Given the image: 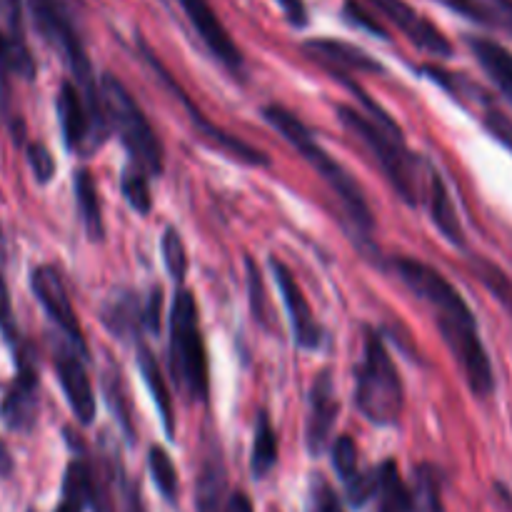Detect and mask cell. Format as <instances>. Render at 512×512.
<instances>
[{
    "instance_id": "obj_1",
    "label": "cell",
    "mask_w": 512,
    "mask_h": 512,
    "mask_svg": "<svg viewBox=\"0 0 512 512\" xmlns=\"http://www.w3.org/2000/svg\"><path fill=\"white\" fill-rule=\"evenodd\" d=\"M393 270L408 285L410 293L418 295L423 303L433 308L440 335L453 353L455 363L463 370L470 390L478 398H488L495 390L493 365H490L485 345L480 340L473 310L468 308L463 295L438 270L415 258H395Z\"/></svg>"
},
{
    "instance_id": "obj_2",
    "label": "cell",
    "mask_w": 512,
    "mask_h": 512,
    "mask_svg": "<svg viewBox=\"0 0 512 512\" xmlns=\"http://www.w3.org/2000/svg\"><path fill=\"white\" fill-rule=\"evenodd\" d=\"M263 118L265 123L273 125V128L278 130V133L283 135V138L288 140V143L293 145L315 170H318L320 178H323L325 183H328V188L338 195L340 205H343L348 218L355 223V228H360L363 233H370L375 225V218L373 213H370V205L368 200H365L363 188H360L358 180H355L338 160L330 158L328 150L315 140V135L303 125V120H300L298 115L290 113L288 108H283V105H268V108H263Z\"/></svg>"
},
{
    "instance_id": "obj_3",
    "label": "cell",
    "mask_w": 512,
    "mask_h": 512,
    "mask_svg": "<svg viewBox=\"0 0 512 512\" xmlns=\"http://www.w3.org/2000/svg\"><path fill=\"white\" fill-rule=\"evenodd\" d=\"M170 373L188 400H208V353L200 330L198 303L193 293L180 288L170 310Z\"/></svg>"
},
{
    "instance_id": "obj_4",
    "label": "cell",
    "mask_w": 512,
    "mask_h": 512,
    "mask_svg": "<svg viewBox=\"0 0 512 512\" xmlns=\"http://www.w3.org/2000/svg\"><path fill=\"white\" fill-rule=\"evenodd\" d=\"M28 8L30 15H33V23L35 28H38V33L43 35L53 48H58L60 53H63L70 73H73L75 80L83 85L90 115H93L95 120V128H98V133L105 138V135H108V115H105L100 88L93 80V68H90L83 40H80L78 30H75L73 18H70L68 5H65V0H28Z\"/></svg>"
},
{
    "instance_id": "obj_5",
    "label": "cell",
    "mask_w": 512,
    "mask_h": 512,
    "mask_svg": "<svg viewBox=\"0 0 512 512\" xmlns=\"http://www.w3.org/2000/svg\"><path fill=\"white\" fill-rule=\"evenodd\" d=\"M405 393L398 368L383 338L370 330L365 353L355 368V405L375 425H395L403 413Z\"/></svg>"
},
{
    "instance_id": "obj_6",
    "label": "cell",
    "mask_w": 512,
    "mask_h": 512,
    "mask_svg": "<svg viewBox=\"0 0 512 512\" xmlns=\"http://www.w3.org/2000/svg\"><path fill=\"white\" fill-rule=\"evenodd\" d=\"M340 123L373 153L383 173L388 175L390 185L395 193L405 200L408 205L420 203V160L405 148L403 135L390 133V130L380 128L373 118L363 115L360 110L350 108V105H338Z\"/></svg>"
},
{
    "instance_id": "obj_7",
    "label": "cell",
    "mask_w": 512,
    "mask_h": 512,
    "mask_svg": "<svg viewBox=\"0 0 512 512\" xmlns=\"http://www.w3.org/2000/svg\"><path fill=\"white\" fill-rule=\"evenodd\" d=\"M100 98H103L108 123L115 125L120 140L133 155V163L150 175L163 173V143L155 135L153 125L148 123L140 105L130 95V90L113 73H105L100 78Z\"/></svg>"
},
{
    "instance_id": "obj_8",
    "label": "cell",
    "mask_w": 512,
    "mask_h": 512,
    "mask_svg": "<svg viewBox=\"0 0 512 512\" xmlns=\"http://www.w3.org/2000/svg\"><path fill=\"white\" fill-rule=\"evenodd\" d=\"M143 53H145V58H148L150 68H153L155 73L160 75V80L168 85V90L173 93V98H178L180 105L188 110V118H190V123L195 125V135H198L200 140H205V143L213 145V148L223 150L228 158L238 160V163H243V165H255V168H260V165H270L268 155L260 153V150L253 148L250 143H245V140L235 138V135L225 133V130H220L218 125L210 123V120L200 113L198 105H193V100L188 98V93H183V88H180V85L170 78V73L163 68V65H160V60L155 58L148 48H143Z\"/></svg>"
},
{
    "instance_id": "obj_9",
    "label": "cell",
    "mask_w": 512,
    "mask_h": 512,
    "mask_svg": "<svg viewBox=\"0 0 512 512\" xmlns=\"http://www.w3.org/2000/svg\"><path fill=\"white\" fill-rule=\"evenodd\" d=\"M30 288H33V295L38 298V303L43 305L48 318L63 330L68 343L85 358V355H88V345H85L83 328H80V320L78 315H75V308L73 303H70V295L68 290H65L63 280H60L58 270L50 268V265L35 268L33 273H30Z\"/></svg>"
},
{
    "instance_id": "obj_10",
    "label": "cell",
    "mask_w": 512,
    "mask_h": 512,
    "mask_svg": "<svg viewBox=\"0 0 512 512\" xmlns=\"http://www.w3.org/2000/svg\"><path fill=\"white\" fill-rule=\"evenodd\" d=\"M15 360H18V373L3 395L0 420L15 433H30L38 420V370L25 345L15 348Z\"/></svg>"
},
{
    "instance_id": "obj_11",
    "label": "cell",
    "mask_w": 512,
    "mask_h": 512,
    "mask_svg": "<svg viewBox=\"0 0 512 512\" xmlns=\"http://www.w3.org/2000/svg\"><path fill=\"white\" fill-rule=\"evenodd\" d=\"M55 108H58L63 140L70 150H90L93 145L103 143L105 138L95 128L88 100L80 93L78 85L70 83V80H63L58 90V100H55Z\"/></svg>"
},
{
    "instance_id": "obj_12",
    "label": "cell",
    "mask_w": 512,
    "mask_h": 512,
    "mask_svg": "<svg viewBox=\"0 0 512 512\" xmlns=\"http://www.w3.org/2000/svg\"><path fill=\"white\" fill-rule=\"evenodd\" d=\"M270 268L275 273V283H278L280 293H283V303L288 308L290 325H293V338L295 345L303 350H315L323 343V328L315 320L313 310H310L308 298H305L303 288L295 280V275L290 273L288 265L280 263V260H270Z\"/></svg>"
},
{
    "instance_id": "obj_13",
    "label": "cell",
    "mask_w": 512,
    "mask_h": 512,
    "mask_svg": "<svg viewBox=\"0 0 512 512\" xmlns=\"http://www.w3.org/2000/svg\"><path fill=\"white\" fill-rule=\"evenodd\" d=\"M55 373H58L60 388L68 398L70 410L78 418V423L90 425L95 420V393L90 385L88 373H85L83 355L73 345H58L53 355Z\"/></svg>"
},
{
    "instance_id": "obj_14",
    "label": "cell",
    "mask_w": 512,
    "mask_h": 512,
    "mask_svg": "<svg viewBox=\"0 0 512 512\" xmlns=\"http://www.w3.org/2000/svg\"><path fill=\"white\" fill-rule=\"evenodd\" d=\"M183 5L185 15L193 23L195 33L200 35L205 45H208L210 53L230 70V73H243V55L240 48L233 43L230 33L225 30L223 20L218 18V13L213 10L210 0H178Z\"/></svg>"
},
{
    "instance_id": "obj_15",
    "label": "cell",
    "mask_w": 512,
    "mask_h": 512,
    "mask_svg": "<svg viewBox=\"0 0 512 512\" xmlns=\"http://www.w3.org/2000/svg\"><path fill=\"white\" fill-rule=\"evenodd\" d=\"M375 10L385 15L388 20H393L420 50H428L430 55H440V58H450L453 55V45L450 40L430 23L425 15H420L418 10L410 8L405 0H368Z\"/></svg>"
},
{
    "instance_id": "obj_16",
    "label": "cell",
    "mask_w": 512,
    "mask_h": 512,
    "mask_svg": "<svg viewBox=\"0 0 512 512\" xmlns=\"http://www.w3.org/2000/svg\"><path fill=\"white\" fill-rule=\"evenodd\" d=\"M338 393H335V383L330 378V370L315 378L313 388H310V408H308V425H305V440H308L310 455H320L328 448L330 433L338 420Z\"/></svg>"
},
{
    "instance_id": "obj_17",
    "label": "cell",
    "mask_w": 512,
    "mask_h": 512,
    "mask_svg": "<svg viewBox=\"0 0 512 512\" xmlns=\"http://www.w3.org/2000/svg\"><path fill=\"white\" fill-rule=\"evenodd\" d=\"M305 53L313 60H318L328 73H383V65L378 60L370 58L365 50L355 48V45L343 43V40H308L303 45Z\"/></svg>"
},
{
    "instance_id": "obj_18",
    "label": "cell",
    "mask_w": 512,
    "mask_h": 512,
    "mask_svg": "<svg viewBox=\"0 0 512 512\" xmlns=\"http://www.w3.org/2000/svg\"><path fill=\"white\" fill-rule=\"evenodd\" d=\"M333 468L340 475L345 485V493L353 508H363L370 498H375V488H378V475L363 473L358 463V448H355L353 438L340 435L333 445Z\"/></svg>"
},
{
    "instance_id": "obj_19",
    "label": "cell",
    "mask_w": 512,
    "mask_h": 512,
    "mask_svg": "<svg viewBox=\"0 0 512 512\" xmlns=\"http://www.w3.org/2000/svg\"><path fill=\"white\" fill-rule=\"evenodd\" d=\"M225 500H228V473H225L218 443H213L200 463L198 483H195V510L223 512Z\"/></svg>"
},
{
    "instance_id": "obj_20",
    "label": "cell",
    "mask_w": 512,
    "mask_h": 512,
    "mask_svg": "<svg viewBox=\"0 0 512 512\" xmlns=\"http://www.w3.org/2000/svg\"><path fill=\"white\" fill-rule=\"evenodd\" d=\"M468 45L470 50H473V55L478 58V63L483 65L485 73L493 78V83L498 85L500 93L508 98V103L512 105V53L508 48H503L500 43H495V40L490 38H480V35H475V38H468Z\"/></svg>"
},
{
    "instance_id": "obj_21",
    "label": "cell",
    "mask_w": 512,
    "mask_h": 512,
    "mask_svg": "<svg viewBox=\"0 0 512 512\" xmlns=\"http://www.w3.org/2000/svg\"><path fill=\"white\" fill-rule=\"evenodd\" d=\"M430 218H433L435 228L445 235L453 245L465 248L463 225H460L458 213H455L453 198H450L448 188H445L443 178L438 173H430Z\"/></svg>"
},
{
    "instance_id": "obj_22",
    "label": "cell",
    "mask_w": 512,
    "mask_h": 512,
    "mask_svg": "<svg viewBox=\"0 0 512 512\" xmlns=\"http://www.w3.org/2000/svg\"><path fill=\"white\" fill-rule=\"evenodd\" d=\"M75 203H78V213L83 218L85 230H88L90 240L105 238V223H103V205H100L98 185H95L90 170H78L75 173Z\"/></svg>"
},
{
    "instance_id": "obj_23",
    "label": "cell",
    "mask_w": 512,
    "mask_h": 512,
    "mask_svg": "<svg viewBox=\"0 0 512 512\" xmlns=\"http://www.w3.org/2000/svg\"><path fill=\"white\" fill-rule=\"evenodd\" d=\"M93 503V468L83 460H73L65 470L63 498L55 512H85Z\"/></svg>"
},
{
    "instance_id": "obj_24",
    "label": "cell",
    "mask_w": 512,
    "mask_h": 512,
    "mask_svg": "<svg viewBox=\"0 0 512 512\" xmlns=\"http://www.w3.org/2000/svg\"><path fill=\"white\" fill-rule=\"evenodd\" d=\"M138 368L143 373L145 385H148L150 395H153L155 405H158L160 420H163V428L168 433V438H175V423H173V405H170V395L168 388H165L163 373H160V365L155 360V355L150 353L145 345H140L138 350Z\"/></svg>"
},
{
    "instance_id": "obj_25",
    "label": "cell",
    "mask_w": 512,
    "mask_h": 512,
    "mask_svg": "<svg viewBox=\"0 0 512 512\" xmlns=\"http://www.w3.org/2000/svg\"><path fill=\"white\" fill-rule=\"evenodd\" d=\"M440 473L433 465L423 463L413 470V483L408 485L410 512H445L443 498H440Z\"/></svg>"
},
{
    "instance_id": "obj_26",
    "label": "cell",
    "mask_w": 512,
    "mask_h": 512,
    "mask_svg": "<svg viewBox=\"0 0 512 512\" xmlns=\"http://www.w3.org/2000/svg\"><path fill=\"white\" fill-rule=\"evenodd\" d=\"M143 310L145 308H140L138 298L133 293H118L103 308V323L118 338H130L143 325Z\"/></svg>"
},
{
    "instance_id": "obj_27",
    "label": "cell",
    "mask_w": 512,
    "mask_h": 512,
    "mask_svg": "<svg viewBox=\"0 0 512 512\" xmlns=\"http://www.w3.org/2000/svg\"><path fill=\"white\" fill-rule=\"evenodd\" d=\"M278 463V435H275L273 423L268 413L260 410L255 420V438H253V455H250V473L253 478H268L270 470Z\"/></svg>"
},
{
    "instance_id": "obj_28",
    "label": "cell",
    "mask_w": 512,
    "mask_h": 512,
    "mask_svg": "<svg viewBox=\"0 0 512 512\" xmlns=\"http://www.w3.org/2000/svg\"><path fill=\"white\" fill-rule=\"evenodd\" d=\"M378 488H375V498H378V512H410L408 500V485L400 478V470L395 460H385L378 470Z\"/></svg>"
},
{
    "instance_id": "obj_29",
    "label": "cell",
    "mask_w": 512,
    "mask_h": 512,
    "mask_svg": "<svg viewBox=\"0 0 512 512\" xmlns=\"http://www.w3.org/2000/svg\"><path fill=\"white\" fill-rule=\"evenodd\" d=\"M0 70L23 80L35 78V60L25 43V33L0 28Z\"/></svg>"
},
{
    "instance_id": "obj_30",
    "label": "cell",
    "mask_w": 512,
    "mask_h": 512,
    "mask_svg": "<svg viewBox=\"0 0 512 512\" xmlns=\"http://www.w3.org/2000/svg\"><path fill=\"white\" fill-rule=\"evenodd\" d=\"M148 468L150 475H153L155 488L160 490L168 503H178V493H180V480H178V470H175L173 460L170 455L165 453L160 445H153L148 453Z\"/></svg>"
},
{
    "instance_id": "obj_31",
    "label": "cell",
    "mask_w": 512,
    "mask_h": 512,
    "mask_svg": "<svg viewBox=\"0 0 512 512\" xmlns=\"http://www.w3.org/2000/svg\"><path fill=\"white\" fill-rule=\"evenodd\" d=\"M120 188H123L125 200L133 210H138L140 215H148L153 208V198H150V185L145 178V170L138 165H130L123 170V178H120Z\"/></svg>"
},
{
    "instance_id": "obj_32",
    "label": "cell",
    "mask_w": 512,
    "mask_h": 512,
    "mask_svg": "<svg viewBox=\"0 0 512 512\" xmlns=\"http://www.w3.org/2000/svg\"><path fill=\"white\" fill-rule=\"evenodd\" d=\"M163 263L170 278L175 283H183L185 273H188V253H185V243L175 228H168L163 235Z\"/></svg>"
},
{
    "instance_id": "obj_33",
    "label": "cell",
    "mask_w": 512,
    "mask_h": 512,
    "mask_svg": "<svg viewBox=\"0 0 512 512\" xmlns=\"http://www.w3.org/2000/svg\"><path fill=\"white\" fill-rule=\"evenodd\" d=\"M105 398H108V405L110 410H113L115 415H118V423L120 428L125 430V435H128V440L135 438V430H133V423H130V410H128V398H125V385L123 380H120L118 373H105Z\"/></svg>"
},
{
    "instance_id": "obj_34",
    "label": "cell",
    "mask_w": 512,
    "mask_h": 512,
    "mask_svg": "<svg viewBox=\"0 0 512 512\" xmlns=\"http://www.w3.org/2000/svg\"><path fill=\"white\" fill-rule=\"evenodd\" d=\"M305 512H345L338 493H335L333 485H330L323 475H315V478L310 480L308 508H305Z\"/></svg>"
},
{
    "instance_id": "obj_35",
    "label": "cell",
    "mask_w": 512,
    "mask_h": 512,
    "mask_svg": "<svg viewBox=\"0 0 512 512\" xmlns=\"http://www.w3.org/2000/svg\"><path fill=\"white\" fill-rule=\"evenodd\" d=\"M248 265V293H250V313L258 320L263 328H268V298H265V283L263 273H260L258 265L253 263V258L245 260Z\"/></svg>"
},
{
    "instance_id": "obj_36",
    "label": "cell",
    "mask_w": 512,
    "mask_h": 512,
    "mask_svg": "<svg viewBox=\"0 0 512 512\" xmlns=\"http://www.w3.org/2000/svg\"><path fill=\"white\" fill-rule=\"evenodd\" d=\"M475 268H478V278L483 280L490 290H493L495 298H498L500 303H503L505 308L512 313V283L510 280L505 278V275L500 273L493 263H488V260H475Z\"/></svg>"
},
{
    "instance_id": "obj_37",
    "label": "cell",
    "mask_w": 512,
    "mask_h": 512,
    "mask_svg": "<svg viewBox=\"0 0 512 512\" xmlns=\"http://www.w3.org/2000/svg\"><path fill=\"white\" fill-rule=\"evenodd\" d=\"M28 163H30V170H33L35 180H38L40 185L50 183V178L55 175V160L43 143L28 145Z\"/></svg>"
},
{
    "instance_id": "obj_38",
    "label": "cell",
    "mask_w": 512,
    "mask_h": 512,
    "mask_svg": "<svg viewBox=\"0 0 512 512\" xmlns=\"http://www.w3.org/2000/svg\"><path fill=\"white\" fill-rule=\"evenodd\" d=\"M0 333H3V338L8 340L13 348H18V325H15L13 305H10L8 285H5L3 273H0Z\"/></svg>"
},
{
    "instance_id": "obj_39",
    "label": "cell",
    "mask_w": 512,
    "mask_h": 512,
    "mask_svg": "<svg viewBox=\"0 0 512 512\" xmlns=\"http://www.w3.org/2000/svg\"><path fill=\"white\" fill-rule=\"evenodd\" d=\"M345 15H348L350 23H355L358 28L368 30V33L378 35V38H388V30L383 28V25L378 23V18H375L373 13H368V10L363 8V5L358 3V0H345Z\"/></svg>"
},
{
    "instance_id": "obj_40",
    "label": "cell",
    "mask_w": 512,
    "mask_h": 512,
    "mask_svg": "<svg viewBox=\"0 0 512 512\" xmlns=\"http://www.w3.org/2000/svg\"><path fill=\"white\" fill-rule=\"evenodd\" d=\"M488 13L490 28H500L512 35V0H480Z\"/></svg>"
},
{
    "instance_id": "obj_41",
    "label": "cell",
    "mask_w": 512,
    "mask_h": 512,
    "mask_svg": "<svg viewBox=\"0 0 512 512\" xmlns=\"http://www.w3.org/2000/svg\"><path fill=\"white\" fill-rule=\"evenodd\" d=\"M115 485H118L123 512H145V505H143V498H140L138 485L130 483V480L125 478L123 470H118V475H115Z\"/></svg>"
},
{
    "instance_id": "obj_42",
    "label": "cell",
    "mask_w": 512,
    "mask_h": 512,
    "mask_svg": "<svg viewBox=\"0 0 512 512\" xmlns=\"http://www.w3.org/2000/svg\"><path fill=\"white\" fill-rule=\"evenodd\" d=\"M485 125H488L490 133H493L495 138L505 145V148L512 150V120L508 118V115L500 113V110H495V108H490L488 113H485Z\"/></svg>"
},
{
    "instance_id": "obj_43",
    "label": "cell",
    "mask_w": 512,
    "mask_h": 512,
    "mask_svg": "<svg viewBox=\"0 0 512 512\" xmlns=\"http://www.w3.org/2000/svg\"><path fill=\"white\" fill-rule=\"evenodd\" d=\"M0 28L23 33V15L18 0H0Z\"/></svg>"
},
{
    "instance_id": "obj_44",
    "label": "cell",
    "mask_w": 512,
    "mask_h": 512,
    "mask_svg": "<svg viewBox=\"0 0 512 512\" xmlns=\"http://www.w3.org/2000/svg\"><path fill=\"white\" fill-rule=\"evenodd\" d=\"M160 303H163V295H160V290L155 288L153 293H150L148 305H145L143 310V325L155 335H158L160 330Z\"/></svg>"
},
{
    "instance_id": "obj_45",
    "label": "cell",
    "mask_w": 512,
    "mask_h": 512,
    "mask_svg": "<svg viewBox=\"0 0 512 512\" xmlns=\"http://www.w3.org/2000/svg\"><path fill=\"white\" fill-rule=\"evenodd\" d=\"M278 5L283 8V13L288 15V20L298 28H303L308 23V10H305L303 0H278Z\"/></svg>"
},
{
    "instance_id": "obj_46",
    "label": "cell",
    "mask_w": 512,
    "mask_h": 512,
    "mask_svg": "<svg viewBox=\"0 0 512 512\" xmlns=\"http://www.w3.org/2000/svg\"><path fill=\"white\" fill-rule=\"evenodd\" d=\"M223 512H255V508L245 493H230Z\"/></svg>"
},
{
    "instance_id": "obj_47",
    "label": "cell",
    "mask_w": 512,
    "mask_h": 512,
    "mask_svg": "<svg viewBox=\"0 0 512 512\" xmlns=\"http://www.w3.org/2000/svg\"><path fill=\"white\" fill-rule=\"evenodd\" d=\"M10 473V458H8V450L0 445V475H8Z\"/></svg>"
},
{
    "instance_id": "obj_48",
    "label": "cell",
    "mask_w": 512,
    "mask_h": 512,
    "mask_svg": "<svg viewBox=\"0 0 512 512\" xmlns=\"http://www.w3.org/2000/svg\"><path fill=\"white\" fill-rule=\"evenodd\" d=\"M505 498H508V493H505ZM508 503H510V510H512V500L508 498Z\"/></svg>"
}]
</instances>
